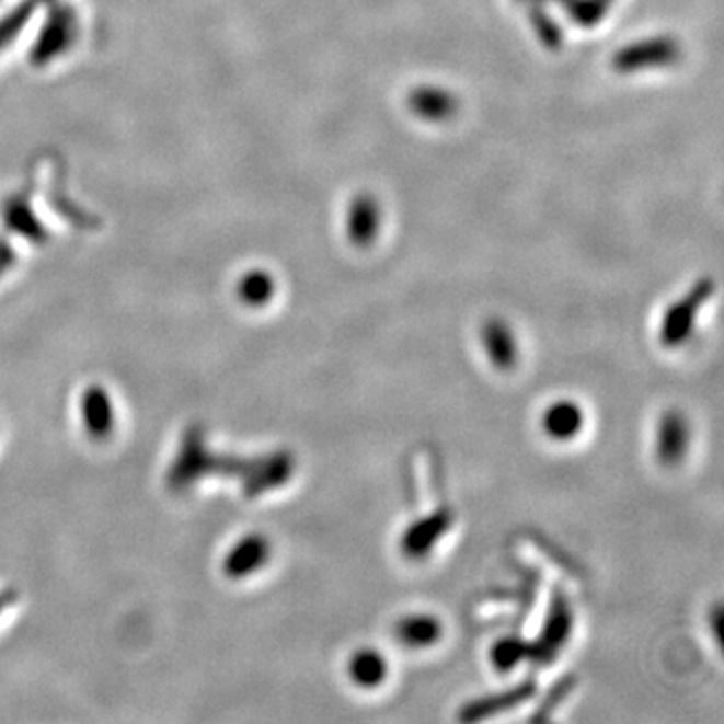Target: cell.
Returning <instances> with one entry per match:
<instances>
[{
  "instance_id": "7c38bea8",
  "label": "cell",
  "mask_w": 724,
  "mask_h": 724,
  "mask_svg": "<svg viewBox=\"0 0 724 724\" xmlns=\"http://www.w3.org/2000/svg\"><path fill=\"white\" fill-rule=\"evenodd\" d=\"M536 692V685L531 682H524L519 687L509 688L499 694L493 697H485V699L471 700L467 702L466 706L459 712L461 721H481V719H490L493 714L499 712L512 711L519 704L528 702Z\"/></svg>"
},
{
  "instance_id": "5bb4252c",
  "label": "cell",
  "mask_w": 724,
  "mask_h": 724,
  "mask_svg": "<svg viewBox=\"0 0 724 724\" xmlns=\"http://www.w3.org/2000/svg\"><path fill=\"white\" fill-rule=\"evenodd\" d=\"M83 415L89 435L93 439H107L113 429V409L107 393L101 387H91L83 397Z\"/></svg>"
},
{
  "instance_id": "e0dca14e",
  "label": "cell",
  "mask_w": 724,
  "mask_h": 724,
  "mask_svg": "<svg viewBox=\"0 0 724 724\" xmlns=\"http://www.w3.org/2000/svg\"><path fill=\"white\" fill-rule=\"evenodd\" d=\"M565 9L572 23L579 26L600 25L608 7L601 0H558Z\"/></svg>"
},
{
  "instance_id": "7402d4cb",
  "label": "cell",
  "mask_w": 724,
  "mask_h": 724,
  "mask_svg": "<svg viewBox=\"0 0 724 724\" xmlns=\"http://www.w3.org/2000/svg\"><path fill=\"white\" fill-rule=\"evenodd\" d=\"M601 2H604V4H606V7H610V4H612V2H614V0H601Z\"/></svg>"
},
{
  "instance_id": "44dd1931",
  "label": "cell",
  "mask_w": 724,
  "mask_h": 724,
  "mask_svg": "<svg viewBox=\"0 0 724 724\" xmlns=\"http://www.w3.org/2000/svg\"><path fill=\"white\" fill-rule=\"evenodd\" d=\"M521 2H526V4H533V2H541V4H545V2H550V0H521Z\"/></svg>"
},
{
  "instance_id": "7a4b0ae2",
  "label": "cell",
  "mask_w": 724,
  "mask_h": 724,
  "mask_svg": "<svg viewBox=\"0 0 724 724\" xmlns=\"http://www.w3.org/2000/svg\"><path fill=\"white\" fill-rule=\"evenodd\" d=\"M692 445V425L682 409H666L654 425L652 451L660 466L675 469L685 463Z\"/></svg>"
},
{
  "instance_id": "8fae6325",
  "label": "cell",
  "mask_w": 724,
  "mask_h": 724,
  "mask_svg": "<svg viewBox=\"0 0 724 724\" xmlns=\"http://www.w3.org/2000/svg\"><path fill=\"white\" fill-rule=\"evenodd\" d=\"M406 105L421 119L435 122V124L451 119L459 110V101L453 93L437 85L415 87L409 93Z\"/></svg>"
},
{
  "instance_id": "5b68a950",
  "label": "cell",
  "mask_w": 724,
  "mask_h": 724,
  "mask_svg": "<svg viewBox=\"0 0 724 724\" xmlns=\"http://www.w3.org/2000/svg\"><path fill=\"white\" fill-rule=\"evenodd\" d=\"M572 632H574V610L565 594L558 591L550 604V612L545 616L540 636L536 642H529L531 644L529 660L552 664L562 648H565Z\"/></svg>"
},
{
  "instance_id": "3957f363",
  "label": "cell",
  "mask_w": 724,
  "mask_h": 724,
  "mask_svg": "<svg viewBox=\"0 0 724 724\" xmlns=\"http://www.w3.org/2000/svg\"><path fill=\"white\" fill-rule=\"evenodd\" d=\"M682 55L680 43L670 35L642 38L616 53L612 67L618 73H639L648 69H663L675 65Z\"/></svg>"
},
{
  "instance_id": "8992f818",
  "label": "cell",
  "mask_w": 724,
  "mask_h": 724,
  "mask_svg": "<svg viewBox=\"0 0 724 724\" xmlns=\"http://www.w3.org/2000/svg\"><path fill=\"white\" fill-rule=\"evenodd\" d=\"M588 425V415L576 399H555L540 413L541 435L555 445H570L582 437Z\"/></svg>"
},
{
  "instance_id": "9a60e30c",
  "label": "cell",
  "mask_w": 724,
  "mask_h": 724,
  "mask_svg": "<svg viewBox=\"0 0 724 724\" xmlns=\"http://www.w3.org/2000/svg\"><path fill=\"white\" fill-rule=\"evenodd\" d=\"M295 473V459L292 455L274 453L271 455L268 466L264 467L254 478L246 479L244 483V493L248 497H254L260 493L268 492L274 487H280Z\"/></svg>"
},
{
  "instance_id": "52a82bcc",
  "label": "cell",
  "mask_w": 724,
  "mask_h": 724,
  "mask_svg": "<svg viewBox=\"0 0 724 724\" xmlns=\"http://www.w3.org/2000/svg\"><path fill=\"white\" fill-rule=\"evenodd\" d=\"M479 343L487 363L499 372H512L519 365L521 348L512 324L502 317H490L479 329Z\"/></svg>"
},
{
  "instance_id": "4fadbf2b",
  "label": "cell",
  "mask_w": 724,
  "mask_h": 724,
  "mask_svg": "<svg viewBox=\"0 0 724 724\" xmlns=\"http://www.w3.org/2000/svg\"><path fill=\"white\" fill-rule=\"evenodd\" d=\"M271 558V543L264 536H248L235 543L223 562V572L230 577H244L254 574Z\"/></svg>"
},
{
  "instance_id": "ffe728a7",
  "label": "cell",
  "mask_w": 724,
  "mask_h": 724,
  "mask_svg": "<svg viewBox=\"0 0 724 724\" xmlns=\"http://www.w3.org/2000/svg\"><path fill=\"white\" fill-rule=\"evenodd\" d=\"M16 600H19V594H16L14 589L2 591V594H0V610H2L4 606H9V604H14Z\"/></svg>"
},
{
  "instance_id": "ac0fdd59",
  "label": "cell",
  "mask_w": 724,
  "mask_h": 724,
  "mask_svg": "<svg viewBox=\"0 0 724 724\" xmlns=\"http://www.w3.org/2000/svg\"><path fill=\"white\" fill-rule=\"evenodd\" d=\"M529 7V19L533 23V28L538 33L541 43L550 49H560L562 47V41H564V35L560 31L558 23L553 21L550 13L545 11V7L541 2H533V4H528Z\"/></svg>"
},
{
  "instance_id": "277c9868",
  "label": "cell",
  "mask_w": 724,
  "mask_h": 724,
  "mask_svg": "<svg viewBox=\"0 0 724 724\" xmlns=\"http://www.w3.org/2000/svg\"><path fill=\"white\" fill-rule=\"evenodd\" d=\"M455 514L449 507H439L427 516L418 517L411 526H406L399 540V550L406 560L421 562L427 560L443 538L453 528Z\"/></svg>"
},
{
  "instance_id": "2e32d148",
  "label": "cell",
  "mask_w": 724,
  "mask_h": 724,
  "mask_svg": "<svg viewBox=\"0 0 724 724\" xmlns=\"http://www.w3.org/2000/svg\"><path fill=\"white\" fill-rule=\"evenodd\" d=\"M529 656H531L529 642L519 636H504V639L493 642L492 651H490V664L495 673L509 675L529 660Z\"/></svg>"
},
{
  "instance_id": "9c48e42d",
  "label": "cell",
  "mask_w": 724,
  "mask_h": 724,
  "mask_svg": "<svg viewBox=\"0 0 724 724\" xmlns=\"http://www.w3.org/2000/svg\"><path fill=\"white\" fill-rule=\"evenodd\" d=\"M346 676L358 690H379L391 676V664L379 648L360 646L346 660Z\"/></svg>"
},
{
  "instance_id": "6da1fadb",
  "label": "cell",
  "mask_w": 724,
  "mask_h": 724,
  "mask_svg": "<svg viewBox=\"0 0 724 724\" xmlns=\"http://www.w3.org/2000/svg\"><path fill=\"white\" fill-rule=\"evenodd\" d=\"M714 295V280L700 278L687 295L678 298L666 308L658 331V341L664 348H680L690 341L692 332L697 329L700 310Z\"/></svg>"
},
{
  "instance_id": "ba28073f",
  "label": "cell",
  "mask_w": 724,
  "mask_h": 724,
  "mask_svg": "<svg viewBox=\"0 0 724 724\" xmlns=\"http://www.w3.org/2000/svg\"><path fill=\"white\" fill-rule=\"evenodd\" d=\"M393 634L399 646H403L406 651H430L445 636V627L439 616L429 612H409L394 622Z\"/></svg>"
},
{
  "instance_id": "30bf717a",
  "label": "cell",
  "mask_w": 724,
  "mask_h": 724,
  "mask_svg": "<svg viewBox=\"0 0 724 724\" xmlns=\"http://www.w3.org/2000/svg\"><path fill=\"white\" fill-rule=\"evenodd\" d=\"M381 230V208L370 194L356 196L346 214V233L355 248H369Z\"/></svg>"
},
{
  "instance_id": "d6986e66",
  "label": "cell",
  "mask_w": 724,
  "mask_h": 724,
  "mask_svg": "<svg viewBox=\"0 0 724 724\" xmlns=\"http://www.w3.org/2000/svg\"><path fill=\"white\" fill-rule=\"evenodd\" d=\"M240 295L246 300L248 304H264L271 300L274 295V283L271 276L264 272H254L248 276L244 284H240Z\"/></svg>"
}]
</instances>
